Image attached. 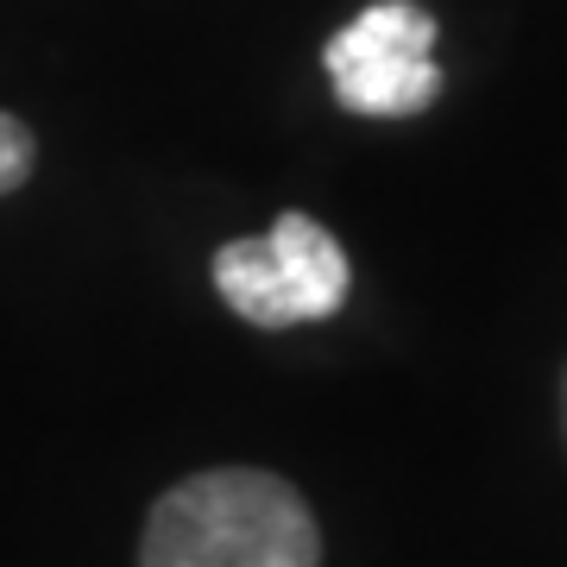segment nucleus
I'll return each instance as SVG.
<instances>
[{
    "label": "nucleus",
    "instance_id": "nucleus-1",
    "mask_svg": "<svg viewBox=\"0 0 567 567\" xmlns=\"http://www.w3.org/2000/svg\"><path fill=\"white\" fill-rule=\"evenodd\" d=\"M140 567H322V529L284 473L208 466L152 505Z\"/></svg>",
    "mask_w": 567,
    "mask_h": 567
},
{
    "label": "nucleus",
    "instance_id": "nucleus-2",
    "mask_svg": "<svg viewBox=\"0 0 567 567\" xmlns=\"http://www.w3.org/2000/svg\"><path fill=\"white\" fill-rule=\"evenodd\" d=\"M208 278L221 290V303L240 316L246 328H303V322H328L341 316L353 297V265L347 246L328 234L316 215L303 208H284L265 234L227 240L208 265Z\"/></svg>",
    "mask_w": 567,
    "mask_h": 567
},
{
    "label": "nucleus",
    "instance_id": "nucleus-3",
    "mask_svg": "<svg viewBox=\"0 0 567 567\" xmlns=\"http://www.w3.org/2000/svg\"><path fill=\"white\" fill-rule=\"evenodd\" d=\"M442 25L416 0H372L322 44L328 89L347 114L360 121H410L429 114L442 95V63H435Z\"/></svg>",
    "mask_w": 567,
    "mask_h": 567
},
{
    "label": "nucleus",
    "instance_id": "nucleus-4",
    "mask_svg": "<svg viewBox=\"0 0 567 567\" xmlns=\"http://www.w3.org/2000/svg\"><path fill=\"white\" fill-rule=\"evenodd\" d=\"M32 164H39V140H32V126H25L20 114H7V107H0V196L25 189Z\"/></svg>",
    "mask_w": 567,
    "mask_h": 567
},
{
    "label": "nucleus",
    "instance_id": "nucleus-5",
    "mask_svg": "<svg viewBox=\"0 0 567 567\" xmlns=\"http://www.w3.org/2000/svg\"><path fill=\"white\" fill-rule=\"evenodd\" d=\"M561 435H567V372H561Z\"/></svg>",
    "mask_w": 567,
    "mask_h": 567
}]
</instances>
